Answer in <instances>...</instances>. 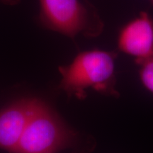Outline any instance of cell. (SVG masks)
Returning a JSON list of instances; mask_svg holds the SVG:
<instances>
[{"instance_id": "cell-1", "label": "cell", "mask_w": 153, "mask_h": 153, "mask_svg": "<svg viewBox=\"0 0 153 153\" xmlns=\"http://www.w3.org/2000/svg\"><path fill=\"white\" fill-rule=\"evenodd\" d=\"M116 54L101 50L79 53L70 64L61 66L59 88L69 97L85 98L87 89L116 96L115 60Z\"/></svg>"}, {"instance_id": "cell-2", "label": "cell", "mask_w": 153, "mask_h": 153, "mask_svg": "<svg viewBox=\"0 0 153 153\" xmlns=\"http://www.w3.org/2000/svg\"><path fill=\"white\" fill-rule=\"evenodd\" d=\"M39 20L47 29L74 38L78 35L97 37L104 22L93 4L85 0H38Z\"/></svg>"}, {"instance_id": "cell-3", "label": "cell", "mask_w": 153, "mask_h": 153, "mask_svg": "<svg viewBox=\"0 0 153 153\" xmlns=\"http://www.w3.org/2000/svg\"><path fill=\"white\" fill-rule=\"evenodd\" d=\"M76 133L40 99L14 153H57L72 146Z\"/></svg>"}, {"instance_id": "cell-4", "label": "cell", "mask_w": 153, "mask_h": 153, "mask_svg": "<svg viewBox=\"0 0 153 153\" xmlns=\"http://www.w3.org/2000/svg\"><path fill=\"white\" fill-rule=\"evenodd\" d=\"M121 52L135 58L136 64L153 60V18L142 12L122 28L118 38Z\"/></svg>"}, {"instance_id": "cell-5", "label": "cell", "mask_w": 153, "mask_h": 153, "mask_svg": "<svg viewBox=\"0 0 153 153\" xmlns=\"http://www.w3.org/2000/svg\"><path fill=\"white\" fill-rule=\"evenodd\" d=\"M38 100L22 98L0 110V149L14 152Z\"/></svg>"}, {"instance_id": "cell-6", "label": "cell", "mask_w": 153, "mask_h": 153, "mask_svg": "<svg viewBox=\"0 0 153 153\" xmlns=\"http://www.w3.org/2000/svg\"><path fill=\"white\" fill-rule=\"evenodd\" d=\"M139 74L143 85L150 92L153 93V60L139 62Z\"/></svg>"}, {"instance_id": "cell-7", "label": "cell", "mask_w": 153, "mask_h": 153, "mask_svg": "<svg viewBox=\"0 0 153 153\" xmlns=\"http://www.w3.org/2000/svg\"><path fill=\"white\" fill-rule=\"evenodd\" d=\"M1 1L5 4L11 6L17 4L20 1V0H1Z\"/></svg>"}, {"instance_id": "cell-8", "label": "cell", "mask_w": 153, "mask_h": 153, "mask_svg": "<svg viewBox=\"0 0 153 153\" xmlns=\"http://www.w3.org/2000/svg\"><path fill=\"white\" fill-rule=\"evenodd\" d=\"M150 1L151 4H153V0H150Z\"/></svg>"}]
</instances>
